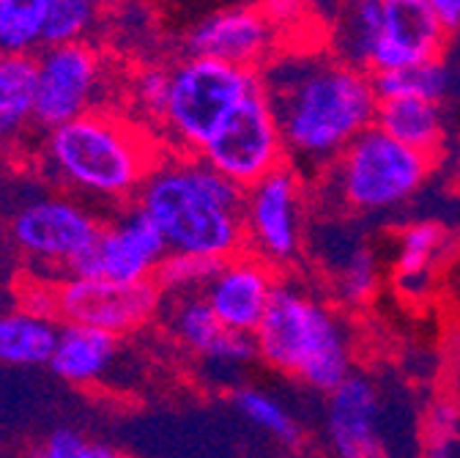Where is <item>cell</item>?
I'll return each instance as SVG.
<instances>
[{
  "label": "cell",
  "instance_id": "1",
  "mask_svg": "<svg viewBox=\"0 0 460 458\" xmlns=\"http://www.w3.org/2000/svg\"><path fill=\"white\" fill-rule=\"evenodd\" d=\"M285 159L296 174H326L334 159L376 121L378 94L365 69L332 52L274 55L258 72Z\"/></svg>",
  "mask_w": 460,
  "mask_h": 458
},
{
  "label": "cell",
  "instance_id": "2",
  "mask_svg": "<svg viewBox=\"0 0 460 458\" xmlns=\"http://www.w3.org/2000/svg\"><path fill=\"white\" fill-rule=\"evenodd\" d=\"M137 206L159 228L167 253L227 261L244 250V187L198 154L156 157Z\"/></svg>",
  "mask_w": 460,
  "mask_h": 458
},
{
  "label": "cell",
  "instance_id": "3",
  "mask_svg": "<svg viewBox=\"0 0 460 458\" xmlns=\"http://www.w3.org/2000/svg\"><path fill=\"white\" fill-rule=\"evenodd\" d=\"M41 170L72 193L124 203L137 198L156 162L154 140L119 112L93 110L44 132Z\"/></svg>",
  "mask_w": 460,
  "mask_h": 458
},
{
  "label": "cell",
  "instance_id": "4",
  "mask_svg": "<svg viewBox=\"0 0 460 458\" xmlns=\"http://www.w3.org/2000/svg\"><path fill=\"white\" fill-rule=\"evenodd\" d=\"M255 343L263 363L321 392H332L351 376L354 355L340 319L294 283H277Z\"/></svg>",
  "mask_w": 460,
  "mask_h": 458
},
{
  "label": "cell",
  "instance_id": "5",
  "mask_svg": "<svg viewBox=\"0 0 460 458\" xmlns=\"http://www.w3.org/2000/svg\"><path fill=\"white\" fill-rule=\"evenodd\" d=\"M433 167L436 157L370 127L351 140L326 174L342 206L359 214H376L409 203L422 190Z\"/></svg>",
  "mask_w": 460,
  "mask_h": 458
},
{
  "label": "cell",
  "instance_id": "6",
  "mask_svg": "<svg viewBox=\"0 0 460 458\" xmlns=\"http://www.w3.org/2000/svg\"><path fill=\"white\" fill-rule=\"evenodd\" d=\"M258 85L255 69L187 55L170 67L159 130L179 154H198L227 112Z\"/></svg>",
  "mask_w": 460,
  "mask_h": 458
},
{
  "label": "cell",
  "instance_id": "7",
  "mask_svg": "<svg viewBox=\"0 0 460 458\" xmlns=\"http://www.w3.org/2000/svg\"><path fill=\"white\" fill-rule=\"evenodd\" d=\"M198 157L244 190L285 165L279 124L261 85L227 112Z\"/></svg>",
  "mask_w": 460,
  "mask_h": 458
},
{
  "label": "cell",
  "instance_id": "8",
  "mask_svg": "<svg viewBox=\"0 0 460 458\" xmlns=\"http://www.w3.org/2000/svg\"><path fill=\"white\" fill-rule=\"evenodd\" d=\"M102 222L91 209L69 195H39L20 203L9 217V237L33 264L72 266L93 250Z\"/></svg>",
  "mask_w": 460,
  "mask_h": 458
},
{
  "label": "cell",
  "instance_id": "9",
  "mask_svg": "<svg viewBox=\"0 0 460 458\" xmlns=\"http://www.w3.org/2000/svg\"><path fill=\"white\" fill-rule=\"evenodd\" d=\"M36 127L55 130L99 110L107 67L88 41L41 47L36 55Z\"/></svg>",
  "mask_w": 460,
  "mask_h": 458
},
{
  "label": "cell",
  "instance_id": "10",
  "mask_svg": "<svg viewBox=\"0 0 460 458\" xmlns=\"http://www.w3.org/2000/svg\"><path fill=\"white\" fill-rule=\"evenodd\" d=\"M302 203V176L288 162L247 187L242 206L244 250L271 269L294 264L305 239Z\"/></svg>",
  "mask_w": 460,
  "mask_h": 458
},
{
  "label": "cell",
  "instance_id": "11",
  "mask_svg": "<svg viewBox=\"0 0 460 458\" xmlns=\"http://www.w3.org/2000/svg\"><path fill=\"white\" fill-rule=\"evenodd\" d=\"M162 305L154 280L110 283L99 277H64L58 283V321L85 324L112 335H127L146 327Z\"/></svg>",
  "mask_w": 460,
  "mask_h": 458
},
{
  "label": "cell",
  "instance_id": "12",
  "mask_svg": "<svg viewBox=\"0 0 460 458\" xmlns=\"http://www.w3.org/2000/svg\"><path fill=\"white\" fill-rule=\"evenodd\" d=\"M167 256V245L154 220L135 203L127 206L102 234L69 274L99 277L110 283H146L154 280L159 264Z\"/></svg>",
  "mask_w": 460,
  "mask_h": 458
},
{
  "label": "cell",
  "instance_id": "13",
  "mask_svg": "<svg viewBox=\"0 0 460 458\" xmlns=\"http://www.w3.org/2000/svg\"><path fill=\"white\" fill-rule=\"evenodd\" d=\"M277 283V269L242 250L217 266L214 277L203 289V297L225 329L255 335L269 310Z\"/></svg>",
  "mask_w": 460,
  "mask_h": 458
},
{
  "label": "cell",
  "instance_id": "14",
  "mask_svg": "<svg viewBox=\"0 0 460 458\" xmlns=\"http://www.w3.org/2000/svg\"><path fill=\"white\" fill-rule=\"evenodd\" d=\"M277 41V25L261 12L250 6L222 9L200 20L184 47L187 55H200V58H214L234 67L255 69L271 58V49Z\"/></svg>",
  "mask_w": 460,
  "mask_h": 458
},
{
  "label": "cell",
  "instance_id": "15",
  "mask_svg": "<svg viewBox=\"0 0 460 458\" xmlns=\"http://www.w3.org/2000/svg\"><path fill=\"white\" fill-rule=\"evenodd\" d=\"M447 36L449 31L438 22L425 0H384V25L370 75L438 61Z\"/></svg>",
  "mask_w": 460,
  "mask_h": 458
},
{
  "label": "cell",
  "instance_id": "16",
  "mask_svg": "<svg viewBox=\"0 0 460 458\" xmlns=\"http://www.w3.org/2000/svg\"><path fill=\"white\" fill-rule=\"evenodd\" d=\"M326 439L334 458H386L381 398L367 376L351 373L329 392Z\"/></svg>",
  "mask_w": 460,
  "mask_h": 458
},
{
  "label": "cell",
  "instance_id": "17",
  "mask_svg": "<svg viewBox=\"0 0 460 458\" xmlns=\"http://www.w3.org/2000/svg\"><path fill=\"white\" fill-rule=\"evenodd\" d=\"M115 355H119V335L85 324H61L49 368L58 379L88 387L110 371Z\"/></svg>",
  "mask_w": 460,
  "mask_h": 458
},
{
  "label": "cell",
  "instance_id": "18",
  "mask_svg": "<svg viewBox=\"0 0 460 458\" xmlns=\"http://www.w3.org/2000/svg\"><path fill=\"white\" fill-rule=\"evenodd\" d=\"M373 127L430 157H436V151L444 143L441 104L428 99H411V96L378 99Z\"/></svg>",
  "mask_w": 460,
  "mask_h": 458
},
{
  "label": "cell",
  "instance_id": "19",
  "mask_svg": "<svg viewBox=\"0 0 460 458\" xmlns=\"http://www.w3.org/2000/svg\"><path fill=\"white\" fill-rule=\"evenodd\" d=\"M58 332H61V321L28 313L22 308L12 313H0V365H49Z\"/></svg>",
  "mask_w": 460,
  "mask_h": 458
},
{
  "label": "cell",
  "instance_id": "20",
  "mask_svg": "<svg viewBox=\"0 0 460 458\" xmlns=\"http://www.w3.org/2000/svg\"><path fill=\"white\" fill-rule=\"evenodd\" d=\"M384 0H345L334 28H332V55L357 69L370 72L373 52L381 39Z\"/></svg>",
  "mask_w": 460,
  "mask_h": 458
},
{
  "label": "cell",
  "instance_id": "21",
  "mask_svg": "<svg viewBox=\"0 0 460 458\" xmlns=\"http://www.w3.org/2000/svg\"><path fill=\"white\" fill-rule=\"evenodd\" d=\"M36 124V58L0 52V143Z\"/></svg>",
  "mask_w": 460,
  "mask_h": 458
},
{
  "label": "cell",
  "instance_id": "22",
  "mask_svg": "<svg viewBox=\"0 0 460 458\" xmlns=\"http://www.w3.org/2000/svg\"><path fill=\"white\" fill-rule=\"evenodd\" d=\"M447 242L444 228L436 222H414L400 234L397 247V289L409 300L425 297L430 289V272Z\"/></svg>",
  "mask_w": 460,
  "mask_h": 458
},
{
  "label": "cell",
  "instance_id": "23",
  "mask_svg": "<svg viewBox=\"0 0 460 458\" xmlns=\"http://www.w3.org/2000/svg\"><path fill=\"white\" fill-rule=\"evenodd\" d=\"M164 319H167V329L172 332V337H176L187 352L200 355V357H208L214 343L225 332V327L219 324V319L214 316L203 294L172 297Z\"/></svg>",
  "mask_w": 460,
  "mask_h": 458
},
{
  "label": "cell",
  "instance_id": "24",
  "mask_svg": "<svg viewBox=\"0 0 460 458\" xmlns=\"http://www.w3.org/2000/svg\"><path fill=\"white\" fill-rule=\"evenodd\" d=\"M373 88L378 99H400V96H411V99H428V102H444L452 88V72L438 61L417 64L409 69H397V72H376Z\"/></svg>",
  "mask_w": 460,
  "mask_h": 458
},
{
  "label": "cell",
  "instance_id": "25",
  "mask_svg": "<svg viewBox=\"0 0 460 458\" xmlns=\"http://www.w3.org/2000/svg\"><path fill=\"white\" fill-rule=\"evenodd\" d=\"M49 0H0V52L33 55L44 47Z\"/></svg>",
  "mask_w": 460,
  "mask_h": 458
},
{
  "label": "cell",
  "instance_id": "26",
  "mask_svg": "<svg viewBox=\"0 0 460 458\" xmlns=\"http://www.w3.org/2000/svg\"><path fill=\"white\" fill-rule=\"evenodd\" d=\"M234 407L239 409V415L244 420H250L255 428L266 431L279 445L296 447L302 442V428H299L296 418L269 392L255 390V387H242L234 392Z\"/></svg>",
  "mask_w": 460,
  "mask_h": 458
},
{
  "label": "cell",
  "instance_id": "27",
  "mask_svg": "<svg viewBox=\"0 0 460 458\" xmlns=\"http://www.w3.org/2000/svg\"><path fill=\"white\" fill-rule=\"evenodd\" d=\"M96 22H99V9L91 0H49L44 47L88 41Z\"/></svg>",
  "mask_w": 460,
  "mask_h": 458
},
{
  "label": "cell",
  "instance_id": "28",
  "mask_svg": "<svg viewBox=\"0 0 460 458\" xmlns=\"http://www.w3.org/2000/svg\"><path fill=\"white\" fill-rule=\"evenodd\" d=\"M222 261H208V258H195V256H179L167 253L164 261L159 264L154 283L162 294L170 297H184V294H203L208 280L214 277L217 266Z\"/></svg>",
  "mask_w": 460,
  "mask_h": 458
},
{
  "label": "cell",
  "instance_id": "29",
  "mask_svg": "<svg viewBox=\"0 0 460 458\" xmlns=\"http://www.w3.org/2000/svg\"><path fill=\"white\" fill-rule=\"evenodd\" d=\"M378 285V264L370 250H354L342 261L337 274V294L349 305H362L373 297Z\"/></svg>",
  "mask_w": 460,
  "mask_h": 458
},
{
  "label": "cell",
  "instance_id": "30",
  "mask_svg": "<svg viewBox=\"0 0 460 458\" xmlns=\"http://www.w3.org/2000/svg\"><path fill=\"white\" fill-rule=\"evenodd\" d=\"M167 77H170V67H143L129 83L132 110L156 127L162 121L164 102H167Z\"/></svg>",
  "mask_w": 460,
  "mask_h": 458
},
{
  "label": "cell",
  "instance_id": "31",
  "mask_svg": "<svg viewBox=\"0 0 460 458\" xmlns=\"http://www.w3.org/2000/svg\"><path fill=\"white\" fill-rule=\"evenodd\" d=\"M258 357V343L255 335L250 332H236V329H225L219 340L214 343V349L208 352L206 360L217 365H244Z\"/></svg>",
  "mask_w": 460,
  "mask_h": 458
},
{
  "label": "cell",
  "instance_id": "32",
  "mask_svg": "<svg viewBox=\"0 0 460 458\" xmlns=\"http://www.w3.org/2000/svg\"><path fill=\"white\" fill-rule=\"evenodd\" d=\"M85 453H88V442L77 431H72V428H55L36 447L33 458H85Z\"/></svg>",
  "mask_w": 460,
  "mask_h": 458
},
{
  "label": "cell",
  "instance_id": "33",
  "mask_svg": "<svg viewBox=\"0 0 460 458\" xmlns=\"http://www.w3.org/2000/svg\"><path fill=\"white\" fill-rule=\"evenodd\" d=\"M22 310L58 321V283L33 280L22 289Z\"/></svg>",
  "mask_w": 460,
  "mask_h": 458
},
{
  "label": "cell",
  "instance_id": "34",
  "mask_svg": "<svg viewBox=\"0 0 460 458\" xmlns=\"http://www.w3.org/2000/svg\"><path fill=\"white\" fill-rule=\"evenodd\" d=\"M313 0H263L261 12L274 22V25H282V22H291L296 20Z\"/></svg>",
  "mask_w": 460,
  "mask_h": 458
},
{
  "label": "cell",
  "instance_id": "35",
  "mask_svg": "<svg viewBox=\"0 0 460 458\" xmlns=\"http://www.w3.org/2000/svg\"><path fill=\"white\" fill-rule=\"evenodd\" d=\"M425 4L449 33L460 28V0H425Z\"/></svg>",
  "mask_w": 460,
  "mask_h": 458
},
{
  "label": "cell",
  "instance_id": "36",
  "mask_svg": "<svg viewBox=\"0 0 460 458\" xmlns=\"http://www.w3.org/2000/svg\"><path fill=\"white\" fill-rule=\"evenodd\" d=\"M85 458H124L119 450H112V447H107V445H91L88 442V453H85Z\"/></svg>",
  "mask_w": 460,
  "mask_h": 458
},
{
  "label": "cell",
  "instance_id": "37",
  "mask_svg": "<svg viewBox=\"0 0 460 458\" xmlns=\"http://www.w3.org/2000/svg\"><path fill=\"white\" fill-rule=\"evenodd\" d=\"M91 4L102 12V9H112V6H119L121 0H91Z\"/></svg>",
  "mask_w": 460,
  "mask_h": 458
},
{
  "label": "cell",
  "instance_id": "38",
  "mask_svg": "<svg viewBox=\"0 0 460 458\" xmlns=\"http://www.w3.org/2000/svg\"><path fill=\"white\" fill-rule=\"evenodd\" d=\"M455 187L460 190V159L455 162Z\"/></svg>",
  "mask_w": 460,
  "mask_h": 458
},
{
  "label": "cell",
  "instance_id": "39",
  "mask_svg": "<svg viewBox=\"0 0 460 458\" xmlns=\"http://www.w3.org/2000/svg\"><path fill=\"white\" fill-rule=\"evenodd\" d=\"M282 458H296V455H282Z\"/></svg>",
  "mask_w": 460,
  "mask_h": 458
}]
</instances>
